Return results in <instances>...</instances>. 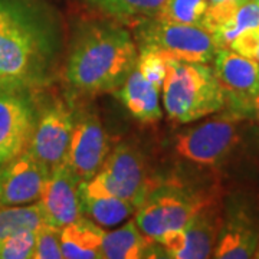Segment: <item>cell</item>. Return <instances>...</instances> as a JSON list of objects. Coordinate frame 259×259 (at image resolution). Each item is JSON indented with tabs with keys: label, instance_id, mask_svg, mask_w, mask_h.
I'll use <instances>...</instances> for the list:
<instances>
[{
	"label": "cell",
	"instance_id": "obj_10",
	"mask_svg": "<svg viewBox=\"0 0 259 259\" xmlns=\"http://www.w3.org/2000/svg\"><path fill=\"white\" fill-rule=\"evenodd\" d=\"M75 118L74 108L64 100H54L37 112L36 125L28 150L49 171L66 157Z\"/></svg>",
	"mask_w": 259,
	"mask_h": 259
},
{
	"label": "cell",
	"instance_id": "obj_19",
	"mask_svg": "<svg viewBox=\"0 0 259 259\" xmlns=\"http://www.w3.org/2000/svg\"><path fill=\"white\" fill-rule=\"evenodd\" d=\"M157 245L140 231L136 221H128L118 229L104 233L102 259L154 258Z\"/></svg>",
	"mask_w": 259,
	"mask_h": 259
},
{
	"label": "cell",
	"instance_id": "obj_20",
	"mask_svg": "<svg viewBox=\"0 0 259 259\" xmlns=\"http://www.w3.org/2000/svg\"><path fill=\"white\" fill-rule=\"evenodd\" d=\"M102 16L121 23L133 22L139 25L144 20L157 19L167 0H79Z\"/></svg>",
	"mask_w": 259,
	"mask_h": 259
},
{
	"label": "cell",
	"instance_id": "obj_1",
	"mask_svg": "<svg viewBox=\"0 0 259 259\" xmlns=\"http://www.w3.org/2000/svg\"><path fill=\"white\" fill-rule=\"evenodd\" d=\"M139 47L131 32L111 18L79 22L65 64V81L75 97L115 93L136 69Z\"/></svg>",
	"mask_w": 259,
	"mask_h": 259
},
{
	"label": "cell",
	"instance_id": "obj_17",
	"mask_svg": "<svg viewBox=\"0 0 259 259\" xmlns=\"http://www.w3.org/2000/svg\"><path fill=\"white\" fill-rule=\"evenodd\" d=\"M160 93L161 90L147 81L136 66L125 82L114 94L134 118L143 124H154L163 117Z\"/></svg>",
	"mask_w": 259,
	"mask_h": 259
},
{
	"label": "cell",
	"instance_id": "obj_22",
	"mask_svg": "<svg viewBox=\"0 0 259 259\" xmlns=\"http://www.w3.org/2000/svg\"><path fill=\"white\" fill-rule=\"evenodd\" d=\"M259 26V3L256 0H246L236 9L232 19L219 30L213 33V37L219 49L231 48L232 42L241 33Z\"/></svg>",
	"mask_w": 259,
	"mask_h": 259
},
{
	"label": "cell",
	"instance_id": "obj_13",
	"mask_svg": "<svg viewBox=\"0 0 259 259\" xmlns=\"http://www.w3.org/2000/svg\"><path fill=\"white\" fill-rule=\"evenodd\" d=\"M79 185L81 180L65 160L49 171L39 197L47 223L62 228L82 216Z\"/></svg>",
	"mask_w": 259,
	"mask_h": 259
},
{
	"label": "cell",
	"instance_id": "obj_11",
	"mask_svg": "<svg viewBox=\"0 0 259 259\" xmlns=\"http://www.w3.org/2000/svg\"><path fill=\"white\" fill-rule=\"evenodd\" d=\"M112 150L111 137L98 114L82 111L75 118L65 161L81 182L93 179Z\"/></svg>",
	"mask_w": 259,
	"mask_h": 259
},
{
	"label": "cell",
	"instance_id": "obj_8",
	"mask_svg": "<svg viewBox=\"0 0 259 259\" xmlns=\"http://www.w3.org/2000/svg\"><path fill=\"white\" fill-rule=\"evenodd\" d=\"M225 221L223 190L209 199L182 231L158 242L167 258L206 259L213 255Z\"/></svg>",
	"mask_w": 259,
	"mask_h": 259
},
{
	"label": "cell",
	"instance_id": "obj_4",
	"mask_svg": "<svg viewBox=\"0 0 259 259\" xmlns=\"http://www.w3.org/2000/svg\"><path fill=\"white\" fill-rule=\"evenodd\" d=\"M222 187L214 183L193 187L177 179L158 180L144 203L136 212V223L151 241L160 242L173 232L182 231L203 204Z\"/></svg>",
	"mask_w": 259,
	"mask_h": 259
},
{
	"label": "cell",
	"instance_id": "obj_24",
	"mask_svg": "<svg viewBox=\"0 0 259 259\" xmlns=\"http://www.w3.org/2000/svg\"><path fill=\"white\" fill-rule=\"evenodd\" d=\"M36 231H19L0 242V259L33 258Z\"/></svg>",
	"mask_w": 259,
	"mask_h": 259
},
{
	"label": "cell",
	"instance_id": "obj_30",
	"mask_svg": "<svg viewBox=\"0 0 259 259\" xmlns=\"http://www.w3.org/2000/svg\"><path fill=\"white\" fill-rule=\"evenodd\" d=\"M256 2H258V3H259V0H256Z\"/></svg>",
	"mask_w": 259,
	"mask_h": 259
},
{
	"label": "cell",
	"instance_id": "obj_5",
	"mask_svg": "<svg viewBox=\"0 0 259 259\" xmlns=\"http://www.w3.org/2000/svg\"><path fill=\"white\" fill-rule=\"evenodd\" d=\"M248 120L239 112L225 110L221 115L176 134L171 146L173 153L194 166H223L241 146Z\"/></svg>",
	"mask_w": 259,
	"mask_h": 259
},
{
	"label": "cell",
	"instance_id": "obj_2",
	"mask_svg": "<svg viewBox=\"0 0 259 259\" xmlns=\"http://www.w3.org/2000/svg\"><path fill=\"white\" fill-rule=\"evenodd\" d=\"M52 25L18 0H0V88L51 82L56 65Z\"/></svg>",
	"mask_w": 259,
	"mask_h": 259
},
{
	"label": "cell",
	"instance_id": "obj_28",
	"mask_svg": "<svg viewBox=\"0 0 259 259\" xmlns=\"http://www.w3.org/2000/svg\"><path fill=\"white\" fill-rule=\"evenodd\" d=\"M238 112L245 115L246 118L255 121L259 125V93L253 98H250Z\"/></svg>",
	"mask_w": 259,
	"mask_h": 259
},
{
	"label": "cell",
	"instance_id": "obj_6",
	"mask_svg": "<svg viewBox=\"0 0 259 259\" xmlns=\"http://www.w3.org/2000/svg\"><path fill=\"white\" fill-rule=\"evenodd\" d=\"M136 26L139 51H153L167 59L210 64L219 51L212 33L197 25L150 19Z\"/></svg>",
	"mask_w": 259,
	"mask_h": 259
},
{
	"label": "cell",
	"instance_id": "obj_3",
	"mask_svg": "<svg viewBox=\"0 0 259 259\" xmlns=\"http://www.w3.org/2000/svg\"><path fill=\"white\" fill-rule=\"evenodd\" d=\"M166 65L161 98L173 124H189L228 108V95L209 64L166 58Z\"/></svg>",
	"mask_w": 259,
	"mask_h": 259
},
{
	"label": "cell",
	"instance_id": "obj_21",
	"mask_svg": "<svg viewBox=\"0 0 259 259\" xmlns=\"http://www.w3.org/2000/svg\"><path fill=\"white\" fill-rule=\"evenodd\" d=\"M45 221V213L39 200L19 206H0V242L19 231H36Z\"/></svg>",
	"mask_w": 259,
	"mask_h": 259
},
{
	"label": "cell",
	"instance_id": "obj_12",
	"mask_svg": "<svg viewBox=\"0 0 259 259\" xmlns=\"http://www.w3.org/2000/svg\"><path fill=\"white\" fill-rule=\"evenodd\" d=\"M49 168L26 150L0 166V206H19L39 200Z\"/></svg>",
	"mask_w": 259,
	"mask_h": 259
},
{
	"label": "cell",
	"instance_id": "obj_16",
	"mask_svg": "<svg viewBox=\"0 0 259 259\" xmlns=\"http://www.w3.org/2000/svg\"><path fill=\"white\" fill-rule=\"evenodd\" d=\"M79 199L82 214L104 228L118 225L128 219L130 216L136 214L139 209L127 199L118 197L105 190L94 177L87 182H81Z\"/></svg>",
	"mask_w": 259,
	"mask_h": 259
},
{
	"label": "cell",
	"instance_id": "obj_23",
	"mask_svg": "<svg viewBox=\"0 0 259 259\" xmlns=\"http://www.w3.org/2000/svg\"><path fill=\"white\" fill-rule=\"evenodd\" d=\"M207 8V0H167L157 19L170 23L202 26Z\"/></svg>",
	"mask_w": 259,
	"mask_h": 259
},
{
	"label": "cell",
	"instance_id": "obj_27",
	"mask_svg": "<svg viewBox=\"0 0 259 259\" xmlns=\"http://www.w3.org/2000/svg\"><path fill=\"white\" fill-rule=\"evenodd\" d=\"M229 49L259 62V26L241 33L232 42Z\"/></svg>",
	"mask_w": 259,
	"mask_h": 259
},
{
	"label": "cell",
	"instance_id": "obj_7",
	"mask_svg": "<svg viewBox=\"0 0 259 259\" xmlns=\"http://www.w3.org/2000/svg\"><path fill=\"white\" fill-rule=\"evenodd\" d=\"M94 179L110 193L127 199L137 207L158 183L148 170L144 154L130 143L114 146Z\"/></svg>",
	"mask_w": 259,
	"mask_h": 259
},
{
	"label": "cell",
	"instance_id": "obj_29",
	"mask_svg": "<svg viewBox=\"0 0 259 259\" xmlns=\"http://www.w3.org/2000/svg\"><path fill=\"white\" fill-rule=\"evenodd\" d=\"M209 5H214V3H228V2H232V3H243L246 0H207Z\"/></svg>",
	"mask_w": 259,
	"mask_h": 259
},
{
	"label": "cell",
	"instance_id": "obj_15",
	"mask_svg": "<svg viewBox=\"0 0 259 259\" xmlns=\"http://www.w3.org/2000/svg\"><path fill=\"white\" fill-rule=\"evenodd\" d=\"M259 245V228L243 209L225 210L222 231L213 250V258L248 259L253 258Z\"/></svg>",
	"mask_w": 259,
	"mask_h": 259
},
{
	"label": "cell",
	"instance_id": "obj_18",
	"mask_svg": "<svg viewBox=\"0 0 259 259\" xmlns=\"http://www.w3.org/2000/svg\"><path fill=\"white\" fill-rule=\"evenodd\" d=\"M104 229L81 216L61 228V248L65 259H102Z\"/></svg>",
	"mask_w": 259,
	"mask_h": 259
},
{
	"label": "cell",
	"instance_id": "obj_25",
	"mask_svg": "<svg viewBox=\"0 0 259 259\" xmlns=\"http://www.w3.org/2000/svg\"><path fill=\"white\" fill-rule=\"evenodd\" d=\"M61 248V228L44 223L36 229V242L33 259H62Z\"/></svg>",
	"mask_w": 259,
	"mask_h": 259
},
{
	"label": "cell",
	"instance_id": "obj_26",
	"mask_svg": "<svg viewBox=\"0 0 259 259\" xmlns=\"http://www.w3.org/2000/svg\"><path fill=\"white\" fill-rule=\"evenodd\" d=\"M166 58L153 51H139L137 69L141 75L161 90V85L166 76Z\"/></svg>",
	"mask_w": 259,
	"mask_h": 259
},
{
	"label": "cell",
	"instance_id": "obj_14",
	"mask_svg": "<svg viewBox=\"0 0 259 259\" xmlns=\"http://www.w3.org/2000/svg\"><path fill=\"white\" fill-rule=\"evenodd\" d=\"M214 74L228 95V108L238 112L259 93V62L229 48L214 56Z\"/></svg>",
	"mask_w": 259,
	"mask_h": 259
},
{
	"label": "cell",
	"instance_id": "obj_9",
	"mask_svg": "<svg viewBox=\"0 0 259 259\" xmlns=\"http://www.w3.org/2000/svg\"><path fill=\"white\" fill-rule=\"evenodd\" d=\"M28 93L22 88H0V166L30 144L39 111Z\"/></svg>",
	"mask_w": 259,
	"mask_h": 259
}]
</instances>
